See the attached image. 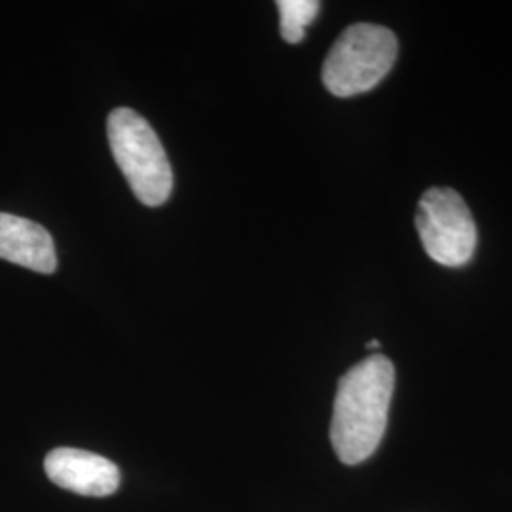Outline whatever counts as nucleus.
Listing matches in <instances>:
<instances>
[{
	"label": "nucleus",
	"mask_w": 512,
	"mask_h": 512,
	"mask_svg": "<svg viewBox=\"0 0 512 512\" xmlns=\"http://www.w3.org/2000/svg\"><path fill=\"white\" fill-rule=\"evenodd\" d=\"M0 258L38 274L57 270L54 239L33 220L0 213Z\"/></svg>",
	"instance_id": "6"
},
{
	"label": "nucleus",
	"mask_w": 512,
	"mask_h": 512,
	"mask_svg": "<svg viewBox=\"0 0 512 512\" xmlns=\"http://www.w3.org/2000/svg\"><path fill=\"white\" fill-rule=\"evenodd\" d=\"M395 389V366L385 355H370L340 378L330 442L338 459L359 465L370 458L384 439Z\"/></svg>",
	"instance_id": "1"
},
{
	"label": "nucleus",
	"mask_w": 512,
	"mask_h": 512,
	"mask_svg": "<svg viewBox=\"0 0 512 512\" xmlns=\"http://www.w3.org/2000/svg\"><path fill=\"white\" fill-rule=\"evenodd\" d=\"M416 228L425 253L440 266H465L476 249V224L452 188H429L418 205Z\"/></svg>",
	"instance_id": "4"
},
{
	"label": "nucleus",
	"mask_w": 512,
	"mask_h": 512,
	"mask_svg": "<svg viewBox=\"0 0 512 512\" xmlns=\"http://www.w3.org/2000/svg\"><path fill=\"white\" fill-rule=\"evenodd\" d=\"M399 42L382 25L348 27L323 63V84L336 97H353L376 88L395 65Z\"/></svg>",
	"instance_id": "3"
},
{
	"label": "nucleus",
	"mask_w": 512,
	"mask_h": 512,
	"mask_svg": "<svg viewBox=\"0 0 512 512\" xmlns=\"http://www.w3.org/2000/svg\"><path fill=\"white\" fill-rule=\"evenodd\" d=\"M368 349H380V342L378 340H370L368 342V346H366Z\"/></svg>",
	"instance_id": "8"
},
{
	"label": "nucleus",
	"mask_w": 512,
	"mask_h": 512,
	"mask_svg": "<svg viewBox=\"0 0 512 512\" xmlns=\"http://www.w3.org/2000/svg\"><path fill=\"white\" fill-rule=\"evenodd\" d=\"M110 150L135 198L148 207L169 200L173 169L156 131L131 109L112 110L107 120Z\"/></svg>",
	"instance_id": "2"
},
{
	"label": "nucleus",
	"mask_w": 512,
	"mask_h": 512,
	"mask_svg": "<svg viewBox=\"0 0 512 512\" xmlns=\"http://www.w3.org/2000/svg\"><path fill=\"white\" fill-rule=\"evenodd\" d=\"M44 471L59 488L78 495L107 497L120 486L118 467L99 454L78 448H55L44 459Z\"/></svg>",
	"instance_id": "5"
},
{
	"label": "nucleus",
	"mask_w": 512,
	"mask_h": 512,
	"mask_svg": "<svg viewBox=\"0 0 512 512\" xmlns=\"http://www.w3.org/2000/svg\"><path fill=\"white\" fill-rule=\"evenodd\" d=\"M321 2L317 0H279L277 10L281 16V37L289 44H298L306 29L319 14Z\"/></svg>",
	"instance_id": "7"
}]
</instances>
